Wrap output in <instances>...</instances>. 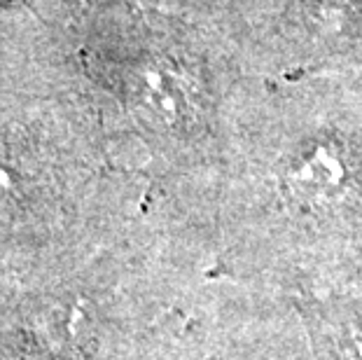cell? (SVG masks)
<instances>
[{"mask_svg":"<svg viewBox=\"0 0 362 360\" xmlns=\"http://www.w3.org/2000/svg\"><path fill=\"white\" fill-rule=\"evenodd\" d=\"M309 325L318 360H362V306H318Z\"/></svg>","mask_w":362,"mask_h":360,"instance_id":"2","label":"cell"},{"mask_svg":"<svg viewBox=\"0 0 362 360\" xmlns=\"http://www.w3.org/2000/svg\"><path fill=\"white\" fill-rule=\"evenodd\" d=\"M285 190L306 209H327L349 192L351 164L346 150L332 141L311 145L285 171Z\"/></svg>","mask_w":362,"mask_h":360,"instance_id":"1","label":"cell"},{"mask_svg":"<svg viewBox=\"0 0 362 360\" xmlns=\"http://www.w3.org/2000/svg\"><path fill=\"white\" fill-rule=\"evenodd\" d=\"M311 12L318 17L322 24L341 26L346 19L362 5V0H306Z\"/></svg>","mask_w":362,"mask_h":360,"instance_id":"3","label":"cell"}]
</instances>
